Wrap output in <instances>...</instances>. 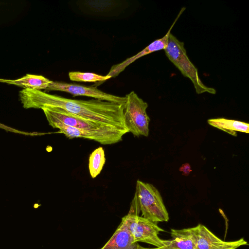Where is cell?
<instances>
[{"mask_svg":"<svg viewBox=\"0 0 249 249\" xmlns=\"http://www.w3.org/2000/svg\"><path fill=\"white\" fill-rule=\"evenodd\" d=\"M138 211L137 207L131 204L130 211L125 215L127 227L134 242H144L157 248L163 247L164 240L161 239L158 234L164 230L157 223L139 216Z\"/></svg>","mask_w":249,"mask_h":249,"instance_id":"cell-6","label":"cell"},{"mask_svg":"<svg viewBox=\"0 0 249 249\" xmlns=\"http://www.w3.org/2000/svg\"><path fill=\"white\" fill-rule=\"evenodd\" d=\"M2 79H0V82H2Z\"/></svg>","mask_w":249,"mask_h":249,"instance_id":"cell-18","label":"cell"},{"mask_svg":"<svg viewBox=\"0 0 249 249\" xmlns=\"http://www.w3.org/2000/svg\"><path fill=\"white\" fill-rule=\"evenodd\" d=\"M69 77L71 81L84 82L104 81L111 78L107 75L102 76L92 72H82L80 71L69 72Z\"/></svg>","mask_w":249,"mask_h":249,"instance_id":"cell-15","label":"cell"},{"mask_svg":"<svg viewBox=\"0 0 249 249\" xmlns=\"http://www.w3.org/2000/svg\"><path fill=\"white\" fill-rule=\"evenodd\" d=\"M132 200L144 218L157 224L169 220V214L160 194L153 185L138 180Z\"/></svg>","mask_w":249,"mask_h":249,"instance_id":"cell-3","label":"cell"},{"mask_svg":"<svg viewBox=\"0 0 249 249\" xmlns=\"http://www.w3.org/2000/svg\"><path fill=\"white\" fill-rule=\"evenodd\" d=\"M198 249H236L248 243L243 238L234 241H225L215 236L207 228L198 224L193 228Z\"/></svg>","mask_w":249,"mask_h":249,"instance_id":"cell-8","label":"cell"},{"mask_svg":"<svg viewBox=\"0 0 249 249\" xmlns=\"http://www.w3.org/2000/svg\"><path fill=\"white\" fill-rule=\"evenodd\" d=\"M135 249H163L162 248L160 247V248H154V249H146V248H144L141 246H140L139 244H138L136 248Z\"/></svg>","mask_w":249,"mask_h":249,"instance_id":"cell-17","label":"cell"},{"mask_svg":"<svg viewBox=\"0 0 249 249\" xmlns=\"http://www.w3.org/2000/svg\"><path fill=\"white\" fill-rule=\"evenodd\" d=\"M48 90H57L68 92L73 96H85L95 99L114 102L124 105L125 97H120L106 93L96 87H86L80 85L63 82L52 81L46 89Z\"/></svg>","mask_w":249,"mask_h":249,"instance_id":"cell-7","label":"cell"},{"mask_svg":"<svg viewBox=\"0 0 249 249\" xmlns=\"http://www.w3.org/2000/svg\"><path fill=\"white\" fill-rule=\"evenodd\" d=\"M185 9V7L181 8L176 19L173 23L167 33L164 36L161 38L158 39L154 41L147 47L144 48L142 51L137 53L136 55L125 59L124 61L120 63L113 65L109 71L107 75L110 76L111 78L115 77L117 76L120 72L124 71L125 68H126V67H127L129 65L133 63L137 59L140 58V57L156 51L164 50L167 45L168 39L170 34H171V30Z\"/></svg>","mask_w":249,"mask_h":249,"instance_id":"cell-9","label":"cell"},{"mask_svg":"<svg viewBox=\"0 0 249 249\" xmlns=\"http://www.w3.org/2000/svg\"><path fill=\"white\" fill-rule=\"evenodd\" d=\"M124 105V123L128 132L134 137L149 135V124L150 121L147 114L148 104L133 91L126 94Z\"/></svg>","mask_w":249,"mask_h":249,"instance_id":"cell-5","label":"cell"},{"mask_svg":"<svg viewBox=\"0 0 249 249\" xmlns=\"http://www.w3.org/2000/svg\"><path fill=\"white\" fill-rule=\"evenodd\" d=\"M166 56L180 71L181 73L191 80L197 94L208 92L215 94L214 89L203 84L199 78L197 69L189 60L184 43L178 40L171 33L170 34L167 45L164 49Z\"/></svg>","mask_w":249,"mask_h":249,"instance_id":"cell-4","label":"cell"},{"mask_svg":"<svg viewBox=\"0 0 249 249\" xmlns=\"http://www.w3.org/2000/svg\"><path fill=\"white\" fill-rule=\"evenodd\" d=\"M208 123L234 136H237V132H249V124L243 122L220 118L209 119Z\"/></svg>","mask_w":249,"mask_h":249,"instance_id":"cell-12","label":"cell"},{"mask_svg":"<svg viewBox=\"0 0 249 249\" xmlns=\"http://www.w3.org/2000/svg\"><path fill=\"white\" fill-rule=\"evenodd\" d=\"M52 81L42 76L27 74L25 76L17 80H4L2 82L14 84L22 87L24 89L34 90L46 89Z\"/></svg>","mask_w":249,"mask_h":249,"instance_id":"cell-13","label":"cell"},{"mask_svg":"<svg viewBox=\"0 0 249 249\" xmlns=\"http://www.w3.org/2000/svg\"><path fill=\"white\" fill-rule=\"evenodd\" d=\"M19 95L25 108H41L45 106L58 107L74 115L128 132L124 123V105L99 99H68L28 89L19 91Z\"/></svg>","mask_w":249,"mask_h":249,"instance_id":"cell-1","label":"cell"},{"mask_svg":"<svg viewBox=\"0 0 249 249\" xmlns=\"http://www.w3.org/2000/svg\"><path fill=\"white\" fill-rule=\"evenodd\" d=\"M172 239L164 240V249H198L193 228L171 230Z\"/></svg>","mask_w":249,"mask_h":249,"instance_id":"cell-11","label":"cell"},{"mask_svg":"<svg viewBox=\"0 0 249 249\" xmlns=\"http://www.w3.org/2000/svg\"><path fill=\"white\" fill-rule=\"evenodd\" d=\"M106 162L105 151L102 147L95 149L89 155V169L92 178H95L103 169Z\"/></svg>","mask_w":249,"mask_h":249,"instance_id":"cell-14","label":"cell"},{"mask_svg":"<svg viewBox=\"0 0 249 249\" xmlns=\"http://www.w3.org/2000/svg\"><path fill=\"white\" fill-rule=\"evenodd\" d=\"M41 109L47 119L55 120L71 126L68 130L70 139L84 138L109 145L122 141L123 136L127 133L113 126L74 115L58 107L45 106Z\"/></svg>","mask_w":249,"mask_h":249,"instance_id":"cell-2","label":"cell"},{"mask_svg":"<svg viewBox=\"0 0 249 249\" xmlns=\"http://www.w3.org/2000/svg\"><path fill=\"white\" fill-rule=\"evenodd\" d=\"M179 171L181 172L184 176H187L192 171L191 165L188 163H185L180 167Z\"/></svg>","mask_w":249,"mask_h":249,"instance_id":"cell-16","label":"cell"},{"mask_svg":"<svg viewBox=\"0 0 249 249\" xmlns=\"http://www.w3.org/2000/svg\"><path fill=\"white\" fill-rule=\"evenodd\" d=\"M138 244L128 230L124 216L113 235L100 249H135Z\"/></svg>","mask_w":249,"mask_h":249,"instance_id":"cell-10","label":"cell"}]
</instances>
